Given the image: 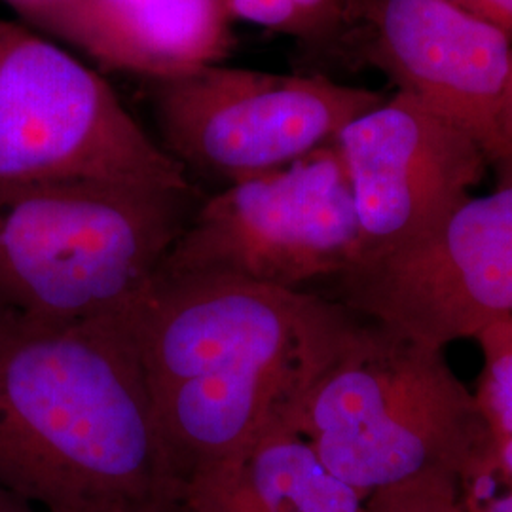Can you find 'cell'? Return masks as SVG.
Listing matches in <instances>:
<instances>
[{
  "label": "cell",
  "mask_w": 512,
  "mask_h": 512,
  "mask_svg": "<svg viewBox=\"0 0 512 512\" xmlns=\"http://www.w3.org/2000/svg\"><path fill=\"white\" fill-rule=\"evenodd\" d=\"M183 512H275L245 480L241 465L220 467L184 482Z\"/></svg>",
  "instance_id": "obj_14"
},
{
  "label": "cell",
  "mask_w": 512,
  "mask_h": 512,
  "mask_svg": "<svg viewBox=\"0 0 512 512\" xmlns=\"http://www.w3.org/2000/svg\"><path fill=\"white\" fill-rule=\"evenodd\" d=\"M359 0H293L310 29V48H330L351 37Z\"/></svg>",
  "instance_id": "obj_15"
},
{
  "label": "cell",
  "mask_w": 512,
  "mask_h": 512,
  "mask_svg": "<svg viewBox=\"0 0 512 512\" xmlns=\"http://www.w3.org/2000/svg\"><path fill=\"white\" fill-rule=\"evenodd\" d=\"M499 181L512 179V74L499 122V156L495 160Z\"/></svg>",
  "instance_id": "obj_17"
},
{
  "label": "cell",
  "mask_w": 512,
  "mask_h": 512,
  "mask_svg": "<svg viewBox=\"0 0 512 512\" xmlns=\"http://www.w3.org/2000/svg\"><path fill=\"white\" fill-rule=\"evenodd\" d=\"M330 300L429 348L444 349L512 315V179L471 196L427 238L355 262Z\"/></svg>",
  "instance_id": "obj_8"
},
{
  "label": "cell",
  "mask_w": 512,
  "mask_h": 512,
  "mask_svg": "<svg viewBox=\"0 0 512 512\" xmlns=\"http://www.w3.org/2000/svg\"><path fill=\"white\" fill-rule=\"evenodd\" d=\"M21 21L148 82L222 63L236 44L222 0H50Z\"/></svg>",
  "instance_id": "obj_11"
},
{
  "label": "cell",
  "mask_w": 512,
  "mask_h": 512,
  "mask_svg": "<svg viewBox=\"0 0 512 512\" xmlns=\"http://www.w3.org/2000/svg\"><path fill=\"white\" fill-rule=\"evenodd\" d=\"M334 147L361 228L359 260L427 238L471 198L490 165L473 137L403 92L353 118Z\"/></svg>",
  "instance_id": "obj_9"
},
{
  "label": "cell",
  "mask_w": 512,
  "mask_h": 512,
  "mask_svg": "<svg viewBox=\"0 0 512 512\" xmlns=\"http://www.w3.org/2000/svg\"><path fill=\"white\" fill-rule=\"evenodd\" d=\"M14 12H18L21 19L27 18L31 12H35L40 6L48 4L50 0H6Z\"/></svg>",
  "instance_id": "obj_22"
},
{
  "label": "cell",
  "mask_w": 512,
  "mask_h": 512,
  "mask_svg": "<svg viewBox=\"0 0 512 512\" xmlns=\"http://www.w3.org/2000/svg\"><path fill=\"white\" fill-rule=\"evenodd\" d=\"M465 512H512V490L497 497H490L486 503Z\"/></svg>",
  "instance_id": "obj_20"
},
{
  "label": "cell",
  "mask_w": 512,
  "mask_h": 512,
  "mask_svg": "<svg viewBox=\"0 0 512 512\" xmlns=\"http://www.w3.org/2000/svg\"><path fill=\"white\" fill-rule=\"evenodd\" d=\"M241 471L275 512H365V495L334 475L310 440L289 427L258 440Z\"/></svg>",
  "instance_id": "obj_12"
},
{
  "label": "cell",
  "mask_w": 512,
  "mask_h": 512,
  "mask_svg": "<svg viewBox=\"0 0 512 512\" xmlns=\"http://www.w3.org/2000/svg\"><path fill=\"white\" fill-rule=\"evenodd\" d=\"M349 38L397 92L465 131L495 164L511 38L446 0H359Z\"/></svg>",
  "instance_id": "obj_10"
},
{
  "label": "cell",
  "mask_w": 512,
  "mask_h": 512,
  "mask_svg": "<svg viewBox=\"0 0 512 512\" xmlns=\"http://www.w3.org/2000/svg\"><path fill=\"white\" fill-rule=\"evenodd\" d=\"M200 202L196 186H2L0 308L40 327L135 308Z\"/></svg>",
  "instance_id": "obj_3"
},
{
  "label": "cell",
  "mask_w": 512,
  "mask_h": 512,
  "mask_svg": "<svg viewBox=\"0 0 512 512\" xmlns=\"http://www.w3.org/2000/svg\"><path fill=\"white\" fill-rule=\"evenodd\" d=\"M54 181L194 188L101 74L0 16V188Z\"/></svg>",
  "instance_id": "obj_5"
},
{
  "label": "cell",
  "mask_w": 512,
  "mask_h": 512,
  "mask_svg": "<svg viewBox=\"0 0 512 512\" xmlns=\"http://www.w3.org/2000/svg\"><path fill=\"white\" fill-rule=\"evenodd\" d=\"M0 512H37V509L31 503L19 499L18 495L0 488Z\"/></svg>",
  "instance_id": "obj_21"
},
{
  "label": "cell",
  "mask_w": 512,
  "mask_h": 512,
  "mask_svg": "<svg viewBox=\"0 0 512 512\" xmlns=\"http://www.w3.org/2000/svg\"><path fill=\"white\" fill-rule=\"evenodd\" d=\"M484 459L494 471H499L512 482V435H492Z\"/></svg>",
  "instance_id": "obj_18"
},
{
  "label": "cell",
  "mask_w": 512,
  "mask_h": 512,
  "mask_svg": "<svg viewBox=\"0 0 512 512\" xmlns=\"http://www.w3.org/2000/svg\"><path fill=\"white\" fill-rule=\"evenodd\" d=\"M361 255L348 173L334 143L202 198L158 279L222 275L304 291Z\"/></svg>",
  "instance_id": "obj_6"
},
{
  "label": "cell",
  "mask_w": 512,
  "mask_h": 512,
  "mask_svg": "<svg viewBox=\"0 0 512 512\" xmlns=\"http://www.w3.org/2000/svg\"><path fill=\"white\" fill-rule=\"evenodd\" d=\"M467 14L490 23L512 40V0H446Z\"/></svg>",
  "instance_id": "obj_16"
},
{
  "label": "cell",
  "mask_w": 512,
  "mask_h": 512,
  "mask_svg": "<svg viewBox=\"0 0 512 512\" xmlns=\"http://www.w3.org/2000/svg\"><path fill=\"white\" fill-rule=\"evenodd\" d=\"M133 310L27 323L0 353V488L44 512L181 511Z\"/></svg>",
  "instance_id": "obj_2"
},
{
  "label": "cell",
  "mask_w": 512,
  "mask_h": 512,
  "mask_svg": "<svg viewBox=\"0 0 512 512\" xmlns=\"http://www.w3.org/2000/svg\"><path fill=\"white\" fill-rule=\"evenodd\" d=\"M27 323L12 311L0 308V353L14 340V336L23 329Z\"/></svg>",
  "instance_id": "obj_19"
},
{
  "label": "cell",
  "mask_w": 512,
  "mask_h": 512,
  "mask_svg": "<svg viewBox=\"0 0 512 512\" xmlns=\"http://www.w3.org/2000/svg\"><path fill=\"white\" fill-rule=\"evenodd\" d=\"M359 494L469 473L492 433L442 349L361 319L291 421Z\"/></svg>",
  "instance_id": "obj_4"
},
{
  "label": "cell",
  "mask_w": 512,
  "mask_h": 512,
  "mask_svg": "<svg viewBox=\"0 0 512 512\" xmlns=\"http://www.w3.org/2000/svg\"><path fill=\"white\" fill-rule=\"evenodd\" d=\"M133 317L183 484L241 465L268 431L291 429L311 385L361 323L325 294L222 275L156 277Z\"/></svg>",
  "instance_id": "obj_1"
},
{
  "label": "cell",
  "mask_w": 512,
  "mask_h": 512,
  "mask_svg": "<svg viewBox=\"0 0 512 512\" xmlns=\"http://www.w3.org/2000/svg\"><path fill=\"white\" fill-rule=\"evenodd\" d=\"M148 86L160 147L188 177L220 188L327 147L353 118L385 99L325 74L262 73L224 63Z\"/></svg>",
  "instance_id": "obj_7"
},
{
  "label": "cell",
  "mask_w": 512,
  "mask_h": 512,
  "mask_svg": "<svg viewBox=\"0 0 512 512\" xmlns=\"http://www.w3.org/2000/svg\"><path fill=\"white\" fill-rule=\"evenodd\" d=\"M482 349V374L475 393L492 435H512V315L475 336Z\"/></svg>",
  "instance_id": "obj_13"
}]
</instances>
